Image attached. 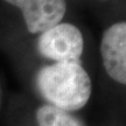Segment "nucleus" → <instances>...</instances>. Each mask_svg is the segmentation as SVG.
<instances>
[{
    "mask_svg": "<svg viewBox=\"0 0 126 126\" xmlns=\"http://www.w3.org/2000/svg\"><path fill=\"white\" fill-rule=\"evenodd\" d=\"M21 9L27 29L32 34L43 33L63 19L67 4L64 0H5Z\"/></svg>",
    "mask_w": 126,
    "mask_h": 126,
    "instance_id": "3",
    "label": "nucleus"
},
{
    "mask_svg": "<svg viewBox=\"0 0 126 126\" xmlns=\"http://www.w3.org/2000/svg\"><path fill=\"white\" fill-rule=\"evenodd\" d=\"M39 126H81L77 119L68 112L51 105H43L36 112Z\"/></svg>",
    "mask_w": 126,
    "mask_h": 126,
    "instance_id": "5",
    "label": "nucleus"
},
{
    "mask_svg": "<svg viewBox=\"0 0 126 126\" xmlns=\"http://www.w3.org/2000/svg\"><path fill=\"white\" fill-rule=\"evenodd\" d=\"M37 49L42 56L55 62L78 61L83 51L79 29L70 23H59L41 33Z\"/></svg>",
    "mask_w": 126,
    "mask_h": 126,
    "instance_id": "2",
    "label": "nucleus"
},
{
    "mask_svg": "<svg viewBox=\"0 0 126 126\" xmlns=\"http://www.w3.org/2000/svg\"><path fill=\"white\" fill-rule=\"evenodd\" d=\"M100 53L108 75L126 85V22H118L104 32Z\"/></svg>",
    "mask_w": 126,
    "mask_h": 126,
    "instance_id": "4",
    "label": "nucleus"
},
{
    "mask_svg": "<svg viewBox=\"0 0 126 126\" xmlns=\"http://www.w3.org/2000/svg\"><path fill=\"white\" fill-rule=\"evenodd\" d=\"M36 83L50 105L65 112L82 109L91 96V79L78 61L55 62L42 68Z\"/></svg>",
    "mask_w": 126,
    "mask_h": 126,
    "instance_id": "1",
    "label": "nucleus"
}]
</instances>
